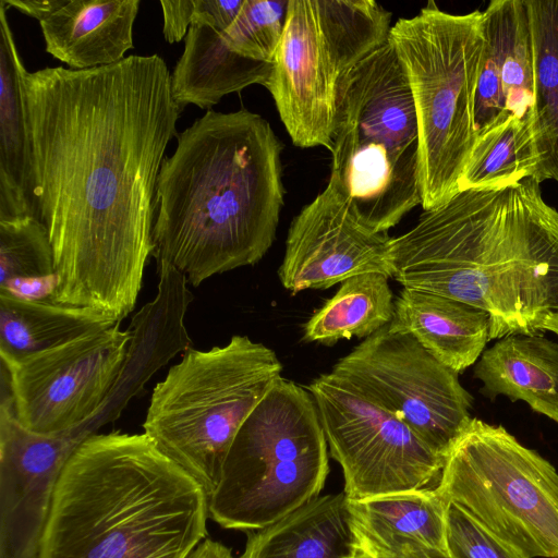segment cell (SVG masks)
Listing matches in <instances>:
<instances>
[{"label":"cell","mask_w":558,"mask_h":558,"mask_svg":"<svg viewBox=\"0 0 558 558\" xmlns=\"http://www.w3.org/2000/svg\"><path fill=\"white\" fill-rule=\"evenodd\" d=\"M281 372L276 352L247 336L207 351L190 349L155 386L144 434L209 498L236 433Z\"/></svg>","instance_id":"52a82bcc"},{"label":"cell","mask_w":558,"mask_h":558,"mask_svg":"<svg viewBox=\"0 0 558 558\" xmlns=\"http://www.w3.org/2000/svg\"><path fill=\"white\" fill-rule=\"evenodd\" d=\"M38 216L53 251L50 302L117 322L153 255L156 190L182 109L158 54L94 69L22 70Z\"/></svg>","instance_id":"6da1fadb"},{"label":"cell","mask_w":558,"mask_h":558,"mask_svg":"<svg viewBox=\"0 0 558 558\" xmlns=\"http://www.w3.org/2000/svg\"><path fill=\"white\" fill-rule=\"evenodd\" d=\"M390 22L374 0H289L264 86L295 146L330 149L342 86L388 40Z\"/></svg>","instance_id":"9c48e42d"},{"label":"cell","mask_w":558,"mask_h":558,"mask_svg":"<svg viewBox=\"0 0 558 558\" xmlns=\"http://www.w3.org/2000/svg\"><path fill=\"white\" fill-rule=\"evenodd\" d=\"M390 239L365 227L328 182L291 222L279 279L295 294L367 272L392 277Z\"/></svg>","instance_id":"9a60e30c"},{"label":"cell","mask_w":558,"mask_h":558,"mask_svg":"<svg viewBox=\"0 0 558 558\" xmlns=\"http://www.w3.org/2000/svg\"><path fill=\"white\" fill-rule=\"evenodd\" d=\"M348 499L434 488L445 458L408 425L331 372L307 387Z\"/></svg>","instance_id":"8fae6325"},{"label":"cell","mask_w":558,"mask_h":558,"mask_svg":"<svg viewBox=\"0 0 558 558\" xmlns=\"http://www.w3.org/2000/svg\"><path fill=\"white\" fill-rule=\"evenodd\" d=\"M140 0H58L38 22L46 51L73 70L110 65L133 49Z\"/></svg>","instance_id":"2e32d148"},{"label":"cell","mask_w":558,"mask_h":558,"mask_svg":"<svg viewBox=\"0 0 558 558\" xmlns=\"http://www.w3.org/2000/svg\"><path fill=\"white\" fill-rule=\"evenodd\" d=\"M436 490L527 558H558V471L506 428L472 417Z\"/></svg>","instance_id":"30bf717a"},{"label":"cell","mask_w":558,"mask_h":558,"mask_svg":"<svg viewBox=\"0 0 558 558\" xmlns=\"http://www.w3.org/2000/svg\"><path fill=\"white\" fill-rule=\"evenodd\" d=\"M331 373L408 425L442 458L472 418L473 397L458 373L388 325L340 359Z\"/></svg>","instance_id":"7c38bea8"},{"label":"cell","mask_w":558,"mask_h":558,"mask_svg":"<svg viewBox=\"0 0 558 558\" xmlns=\"http://www.w3.org/2000/svg\"><path fill=\"white\" fill-rule=\"evenodd\" d=\"M448 506L436 488L348 499L356 551L379 556L415 543L448 553Z\"/></svg>","instance_id":"ffe728a7"},{"label":"cell","mask_w":558,"mask_h":558,"mask_svg":"<svg viewBox=\"0 0 558 558\" xmlns=\"http://www.w3.org/2000/svg\"><path fill=\"white\" fill-rule=\"evenodd\" d=\"M186 558H233L231 549L220 542L205 538Z\"/></svg>","instance_id":"836d02e7"},{"label":"cell","mask_w":558,"mask_h":558,"mask_svg":"<svg viewBox=\"0 0 558 558\" xmlns=\"http://www.w3.org/2000/svg\"><path fill=\"white\" fill-rule=\"evenodd\" d=\"M485 39L501 70L509 114L524 119L532 106L534 62L526 0H494L483 11Z\"/></svg>","instance_id":"484cf974"},{"label":"cell","mask_w":558,"mask_h":558,"mask_svg":"<svg viewBox=\"0 0 558 558\" xmlns=\"http://www.w3.org/2000/svg\"><path fill=\"white\" fill-rule=\"evenodd\" d=\"M418 149L410 86L388 39L342 86L328 182L365 227L386 233L421 204Z\"/></svg>","instance_id":"5b68a950"},{"label":"cell","mask_w":558,"mask_h":558,"mask_svg":"<svg viewBox=\"0 0 558 558\" xmlns=\"http://www.w3.org/2000/svg\"><path fill=\"white\" fill-rule=\"evenodd\" d=\"M536 166L529 120L509 114L477 136L459 191L508 186L533 178Z\"/></svg>","instance_id":"4316f807"},{"label":"cell","mask_w":558,"mask_h":558,"mask_svg":"<svg viewBox=\"0 0 558 558\" xmlns=\"http://www.w3.org/2000/svg\"><path fill=\"white\" fill-rule=\"evenodd\" d=\"M412 336L437 361L461 373L475 364L490 340L489 315L448 296L403 288L388 324Z\"/></svg>","instance_id":"ac0fdd59"},{"label":"cell","mask_w":558,"mask_h":558,"mask_svg":"<svg viewBox=\"0 0 558 558\" xmlns=\"http://www.w3.org/2000/svg\"><path fill=\"white\" fill-rule=\"evenodd\" d=\"M354 558H452L448 553L427 547L424 545L409 543L404 544L397 550L379 555V556H368L362 553L356 551Z\"/></svg>","instance_id":"d6a6232c"},{"label":"cell","mask_w":558,"mask_h":558,"mask_svg":"<svg viewBox=\"0 0 558 558\" xmlns=\"http://www.w3.org/2000/svg\"><path fill=\"white\" fill-rule=\"evenodd\" d=\"M163 26L162 33L169 44L185 38L196 11L195 0L160 1Z\"/></svg>","instance_id":"1f68e13d"},{"label":"cell","mask_w":558,"mask_h":558,"mask_svg":"<svg viewBox=\"0 0 558 558\" xmlns=\"http://www.w3.org/2000/svg\"><path fill=\"white\" fill-rule=\"evenodd\" d=\"M255 531L239 558H354L357 550L343 492L317 496Z\"/></svg>","instance_id":"7402d4cb"},{"label":"cell","mask_w":558,"mask_h":558,"mask_svg":"<svg viewBox=\"0 0 558 558\" xmlns=\"http://www.w3.org/2000/svg\"><path fill=\"white\" fill-rule=\"evenodd\" d=\"M508 116L500 64L493 47L485 39L475 92L474 121L477 136Z\"/></svg>","instance_id":"4dcf8cb0"},{"label":"cell","mask_w":558,"mask_h":558,"mask_svg":"<svg viewBox=\"0 0 558 558\" xmlns=\"http://www.w3.org/2000/svg\"><path fill=\"white\" fill-rule=\"evenodd\" d=\"M289 0H244L233 23L222 32L233 52L271 63L279 47Z\"/></svg>","instance_id":"f1b7e54d"},{"label":"cell","mask_w":558,"mask_h":558,"mask_svg":"<svg viewBox=\"0 0 558 558\" xmlns=\"http://www.w3.org/2000/svg\"><path fill=\"white\" fill-rule=\"evenodd\" d=\"M24 64L0 1V220L39 219L34 194L33 150L22 86ZM40 220V219H39Z\"/></svg>","instance_id":"d6986e66"},{"label":"cell","mask_w":558,"mask_h":558,"mask_svg":"<svg viewBox=\"0 0 558 558\" xmlns=\"http://www.w3.org/2000/svg\"><path fill=\"white\" fill-rule=\"evenodd\" d=\"M388 277L367 272L341 282L338 291L304 325L303 339L330 345L341 339L367 338L393 318Z\"/></svg>","instance_id":"d4e9b609"},{"label":"cell","mask_w":558,"mask_h":558,"mask_svg":"<svg viewBox=\"0 0 558 558\" xmlns=\"http://www.w3.org/2000/svg\"><path fill=\"white\" fill-rule=\"evenodd\" d=\"M543 330H549L558 336V314L546 320Z\"/></svg>","instance_id":"e575fe53"},{"label":"cell","mask_w":558,"mask_h":558,"mask_svg":"<svg viewBox=\"0 0 558 558\" xmlns=\"http://www.w3.org/2000/svg\"><path fill=\"white\" fill-rule=\"evenodd\" d=\"M195 5L183 52L171 73V90L178 106L183 109L195 105L211 110L228 94L253 84L264 86L271 63L251 60L230 50L202 1L195 0Z\"/></svg>","instance_id":"e0dca14e"},{"label":"cell","mask_w":558,"mask_h":558,"mask_svg":"<svg viewBox=\"0 0 558 558\" xmlns=\"http://www.w3.org/2000/svg\"><path fill=\"white\" fill-rule=\"evenodd\" d=\"M156 190L154 252L197 287L259 262L283 205L282 146L247 109L207 110L177 136Z\"/></svg>","instance_id":"3957f363"},{"label":"cell","mask_w":558,"mask_h":558,"mask_svg":"<svg viewBox=\"0 0 558 558\" xmlns=\"http://www.w3.org/2000/svg\"><path fill=\"white\" fill-rule=\"evenodd\" d=\"M533 46V100L527 116L537 166L533 178L558 183V0H526Z\"/></svg>","instance_id":"cb8c5ba5"},{"label":"cell","mask_w":558,"mask_h":558,"mask_svg":"<svg viewBox=\"0 0 558 558\" xmlns=\"http://www.w3.org/2000/svg\"><path fill=\"white\" fill-rule=\"evenodd\" d=\"M1 388L0 558H38L60 473L93 433H34L16 418L9 386Z\"/></svg>","instance_id":"5bb4252c"},{"label":"cell","mask_w":558,"mask_h":558,"mask_svg":"<svg viewBox=\"0 0 558 558\" xmlns=\"http://www.w3.org/2000/svg\"><path fill=\"white\" fill-rule=\"evenodd\" d=\"M390 257L403 288L485 311L490 340L544 331L558 314V210L532 177L459 191L391 238Z\"/></svg>","instance_id":"7a4b0ae2"},{"label":"cell","mask_w":558,"mask_h":558,"mask_svg":"<svg viewBox=\"0 0 558 558\" xmlns=\"http://www.w3.org/2000/svg\"><path fill=\"white\" fill-rule=\"evenodd\" d=\"M118 323L121 322L90 308L23 299L0 291L1 361H17Z\"/></svg>","instance_id":"603a6c76"},{"label":"cell","mask_w":558,"mask_h":558,"mask_svg":"<svg viewBox=\"0 0 558 558\" xmlns=\"http://www.w3.org/2000/svg\"><path fill=\"white\" fill-rule=\"evenodd\" d=\"M328 472L314 398L281 377L236 433L208 498L209 518L225 529L260 530L319 496Z\"/></svg>","instance_id":"ba28073f"},{"label":"cell","mask_w":558,"mask_h":558,"mask_svg":"<svg viewBox=\"0 0 558 558\" xmlns=\"http://www.w3.org/2000/svg\"><path fill=\"white\" fill-rule=\"evenodd\" d=\"M56 276L48 230L35 217L0 220V284Z\"/></svg>","instance_id":"83f0119b"},{"label":"cell","mask_w":558,"mask_h":558,"mask_svg":"<svg viewBox=\"0 0 558 558\" xmlns=\"http://www.w3.org/2000/svg\"><path fill=\"white\" fill-rule=\"evenodd\" d=\"M482 392L524 401L558 423V342L543 336L511 335L484 350L474 367Z\"/></svg>","instance_id":"44dd1931"},{"label":"cell","mask_w":558,"mask_h":558,"mask_svg":"<svg viewBox=\"0 0 558 558\" xmlns=\"http://www.w3.org/2000/svg\"><path fill=\"white\" fill-rule=\"evenodd\" d=\"M130 339V330L118 323L17 361H1L19 422L43 435L93 432L89 424L119 380Z\"/></svg>","instance_id":"4fadbf2b"},{"label":"cell","mask_w":558,"mask_h":558,"mask_svg":"<svg viewBox=\"0 0 558 558\" xmlns=\"http://www.w3.org/2000/svg\"><path fill=\"white\" fill-rule=\"evenodd\" d=\"M410 86L418 128L424 211L459 192L477 138L474 106L485 46L483 12L450 14L433 2L389 32Z\"/></svg>","instance_id":"8992f818"},{"label":"cell","mask_w":558,"mask_h":558,"mask_svg":"<svg viewBox=\"0 0 558 558\" xmlns=\"http://www.w3.org/2000/svg\"><path fill=\"white\" fill-rule=\"evenodd\" d=\"M447 549L452 558H527L449 502Z\"/></svg>","instance_id":"f546056e"},{"label":"cell","mask_w":558,"mask_h":558,"mask_svg":"<svg viewBox=\"0 0 558 558\" xmlns=\"http://www.w3.org/2000/svg\"><path fill=\"white\" fill-rule=\"evenodd\" d=\"M208 495L146 434H92L58 478L38 558H186Z\"/></svg>","instance_id":"277c9868"}]
</instances>
